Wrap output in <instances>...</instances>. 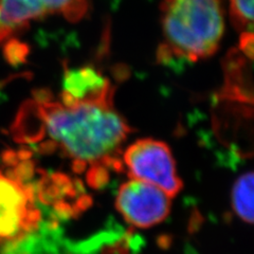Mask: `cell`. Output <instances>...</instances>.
Masks as SVG:
<instances>
[{
	"instance_id": "cell-1",
	"label": "cell",
	"mask_w": 254,
	"mask_h": 254,
	"mask_svg": "<svg viewBox=\"0 0 254 254\" xmlns=\"http://www.w3.org/2000/svg\"><path fill=\"white\" fill-rule=\"evenodd\" d=\"M12 131L16 141L67 158L98 188L111 172L122 171L121 149L131 128L113 99L54 100L42 92L21 107Z\"/></svg>"
},
{
	"instance_id": "cell-5",
	"label": "cell",
	"mask_w": 254,
	"mask_h": 254,
	"mask_svg": "<svg viewBox=\"0 0 254 254\" xmlns=\"http://www.w3.org/2000/svg\"><path fill=\"white\" fill-rule=\"evenodd\" d=\"M90 11V0H0V44L26 30L31 21L61 15L78 22Z\"/></svg>"
},
{
	"instance_id": "cell-3",
	"label": "cell",
	"mask_w": 254,
	"mask_h": 254,
	"mask_svg": "<svg viewBox=\"0 0 254 254\" xmlns=\"http://www.w3.org/2000/svg\"><path fill=\"white\" fill-rule=\"evenodd\" d=\"M121 165L130 179L155 186L171 198L184 188L172 150L162 141L146 138L133 142L123 153Z\"/></svg>"
},
{
	"instance_id": "cell-9",
	"label": "cell",
	"mask_w": 254,
	"mask_h": 254,
	"mask_svg": "<svg viewBox=\"0 0 254 254\" xmlns=\"http://www.w3.org/2000/svg\"><path fill=\"white\" fill-rule=\"evenodd\" d=\"M230 17L234 28L242 32L252 31L253 0H229Z\"/></svg>"
},
{
	"instance_id": "cell-7",
	"label": "cell",
	"mask_w": 254,
	"mask_h": 254,
	"mask_svg": "<svg viewBox=\"0 0 254 254\" xmlns=\"http://www.w3.org/2000/svg\"><path fill=\"white\" fill-rule=\"evenodd\" d=\"M60 98L69 101L108 100L114 98L110 82L92 68L68 70Z\"/></svg>"
},
{
	"instance_id": "cell-6",
	"label": "cell",
	"mask_w": 254,
	"mask_h": 254,
	"mask_svg": "<svg viewBox=\"0 0 254 254\" xmlns=\"http://www.w3.org/2000/svg\"><path fill=\"white\" fill-rule=\"evenodd\" d=\"M116 208L127 224L138 229H147L169 216L172 198L155 186L130 179L119 189Z\"/></svg>"
},
{
	"instance_id": "cell-8",
	"label": "cell",
	"mask_w": 254,
	"mask_h": 254,
	"mask_svg": "<svg viewBox=\"0 0 254 254\" xmlns=\"http://www.w3.org/2000/svg\"><path fill=\"white\" fill-rule=\"evenodd\" d=\"M253 173L248 172L237 178L232 188V208L241 220L253 222Z\"/></svg>"
},
{
	"instance_id": "cell-2",
	"label": "cell",
	"mask_w": 254,
	"mask_h": 254,
	"mask_svg": "<svg viewBox=\"0 0 254 254\" xmlns=\"http://www.w3.org/2000/svg\"><path fill=\"white\" fill-rule=\"evenodd\" d=\"M160 10L162 58L197 62L218 50L225 32L222 0H162Z\"/></svg>"
},
{
	"instance_id": "cell-4",
	"label": "cell",
	"mask_w": 254,
	"mask_h": 254,
	"mask_svg": "<svg viewBox=\"0 0 254 254\" xmlns=\"http://www.w3.org/2000/svg\"><path fill=\"white\" fill-rule=\"evenodd\" d=\"M41 220L34 190L20 178L11 177L0 170V247H7L33 234Z\"/></svg>"
}]
</instances>
